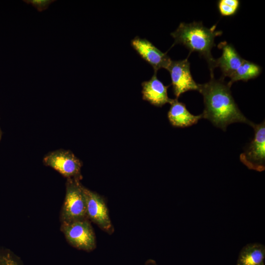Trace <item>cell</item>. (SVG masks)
<instances>
[{
  "instance_id": "obj_1",
  "label": "cell",
  "mask_w": 265,
  "mask_h": 265,
  "mask_svg": "<svg viewBox=\"0 0 265 265\" xmlns=\"http://www.w3.org/2000/svg\"><path fill=\"white\" fill-rule=\"evenodd\" d=\"M223 78L215 80L212 76L208 82L199 84L198 91L203 96L205 105L202 118L224 131L229 125L236 122L253 127L255 124L240 111L231 94V86L224 82Z\"/></svg>"
},
{
  "instance_id": "obj_2",
  "label": "cell",
  "mask_w": 265,
  "mask_h": 265,
  "mask_svg": "<svg viewBox=\"0 0 265 265\" xmlns=\"http://www.w3.org/2000/svg\"><path fill=\"white\" fill-rule=\"evenodd\" d=\"M216 27L215 25L210 28L206 27L202 22L181 23L177 29L171 33L175 40L173 46L182 44L190 53L196 52L206 59L211 77L213 76V70L215 68V59L212 55L211 50L215 46V37L222 34V31L217 30Z\"/></svg>"
},
{
  "instance_id": "obj_3",
  "label": "cell",
  "mask_w": 265,
  "mask_h": 265,
  "mask_svg": "<svg viewBox=\"0 0 265 265\" xmlns=\"http://www.w3.org/2000/svg\"><path fill=\"white\" fill-rule=\"evenodd\" d=\"M83 187L80 180L67 179L66 195L61 212L62 222L88 218Z\"/></svg>"
},
{
  "instance_id": "obj_4",
  "label": "cell",
  "mask_w": 265,
  "mask_h": 265,
  "mask_svg": "<svg viewBox=\"0 0 265 265\" xmlns=\"http://www.w3.org/2000/svg\"><path fill=\"white\" fill-rule=\"evenodd\" d=\"M61 230L70 244L86 251L96 246L94 230L88 218L71 222H62Z\"/></svg>"
},
{
  "instance_id": "obj_5",
  "label": "cell",
  "mask_w": 265,
  "mask_h": 265,
  "mask_svg": "<svg viewBox=\"0 0 265 265\" xmlns=\"http://www.w3.org/2000/svg\"><path fill=\"white\" fill-rule=\"evenodd\" d=\"M252 140L239 156L240 161L248 169L261 172L265 169V123L254 124Z\"/></svg>"
},
{
  "instance_id": "obj_6",
  "label": "cell",
  "mask_w": 265,
  "mask_h": 265,
  "mask_svg": "<svg viewBox=\"0 0 265 265\" xmlns=\"http://www.w3.org/2000/svg\"><path fill=\"white\" fill-rule=\"evenodd\" d=\"M43 162L67 179H81L82 162L69 150L60 149L52 152L44 157Z\"/></svg>"
},
{
  "instance_id": "obj_7",
  "label": "cell",
  "mask_w": 265,
  "mask_h": 265,
  "mask_svg": "<svg viewBox=\"0 0 265 265\" xmlns=\"http://www.w3.org/2000/svg\"><path fill=\"white\" fill-rule=\"evenodd\" d=\"M86 203V214L88 219L97 224L108 234L114 232L107 208L102 196L83 187Z\"/></svg>"
},
{
  "instance_id": "obj_8",
  "label": "cell",
  "mask_w": 265,
  "mask_h": 265,
  "mask_svg": "<svg viewBox=\"0 0 265 265\" xmlns=\"http://www.w3.org/2000/svg\"><path fill=\"white\" fill-rule=\"evenodd\" d=\"M187 57L181 60H171L166 70L170 75L173 91L176 99L190 90L199 89V84L193 80Z\"/></svg>"
},
{
  "instance_id": "obj_9",
  "label": "cell",
  "mask_w": 265,
  "mask_h": 265,
  "mask_svg": "<svg viewBox=\"0 0 265 265\" xmlns=\"http://www.w3.org/2000/svg\"><path fill=\"white\" fill-rule=\"evenodd\" d=\"M132 47L157 73L161 68L167 69L171 59L166 53L161 52L151 42L145 38L136 36L131 42Z\"/></svg>"
},
{
  "instance_id": "obj_10",
  "label": "cell",
  "mask_w": 265,
  "mask_h": 265,
  "mask_svg": "<svg viewBox=\"0 0 265 265\" xmlns=\"http://www.w3.org/2000/svg\"><path fill=\"white\" fill-rule=\"evenodd\" d=\"M143 100L156 106L161 107L167 103L171 102L172 99L167 95V89L170 85L165 86L155 73L147 81L142 82Z\"/></svg>"
},
{
  "instance_id": "obj_11",
  "label": "cell",
  "mask_w": 265,
  "mask_h": 265,
  "mask_svg": "<svg viewBox=\"0 0 265 265\" xmlns=\"http://www.w3.org/2000/svg\"><path fill=\"white\" fill-rule=\"evenodd\" d=\"M218 47L222 50L221 56L215 59V68L219 67L222 73V78L230 77L242 63L243 59L232 45L226 42L220 43Z\"/></svg>"
},
{
  "instance_id": "obj_12",
  "label": "cell",
  "mask_w": 265,
  "mask_h": 265,
  "mask_svg": "<svg viewBox=\"0 0 265 265\" xmlns=\"http://www.w3.org/2000/svg\"><path fill=\"white\" fill-rule=\"evenodd\" d=\"M167 113L169 122L174 127L185 128L197 123L202 118V114L194 115L186 108V105L178 101V99H172Z\"/></svg>"
},
{
  "instance_id": "obj_13",
  "label": "cell",
  "mask_w": 265,
  "mask_h": 265,
  "mask_svg": "<svg viewBox=\"0 0 265 265\" xmlns=\"http://www.w3.org/2000/svg\"><path fill=\"white\" fill-rule=\"evenodd\" d=\"M265 246L260 243H250L241 249L236 265H265Z\"/></svg>"
},
{
  "instance_id": "obj_14",
  "label": "cell",
  "mask_w": 265,
  "mask_h": 265,
  "mask_svg": "<svg viewBox=\"0 0 265 265\" xmlns=\"http://www.w3.org/2000/svg\"><path fill=\"white\" fill-rule=\"evenodd\" d=\"M262 72L261 67L258 64L243 59L240 66L230 77V80L228 83L231 86L233 83L242 80L246 81L258 77Z\"/></svg>"
},
{
  "instance_id": "obj_15",
  "label": "cell",
  "mask_w": 265,
  "mask_h": 265,
  "mask_svg": "<svg viewBox=\"0 0 265 265\" xmlns=\"http://www.w3.org/2000/svg\"><path fill=\"white\" fill-rule=\"evenodd\" d=\"M240 6L238 0H219L217 7L219 13L222 16H231L235 15Z\"/></svg>"
},
{
  "instance_id": "obj_16",
  "label": "cell",
  "mask_w": 265,
  "mask_h": 265,
  "mask_svg": "<svg viewBox=\"0 0 265 265\" xmlns=\"http://www.w3.org/2000/svg\"><path fill=\"white\" fill-rule=\"evenodd\" d=\"M29 3L35 7L38 10L42 11L46 9L49 5L51 1L49 0H29Z\"/></svg>"
},
{
  "instance_id": "obj_17",
  "label": "cell",
  "mask_w": 265,
  "mask_h": 265,
  "mask_svg": "<svg viewBox=\"0 0 265 265\" xmlns=\"http://www.w3.org/2000/svg\"><path fill=\"white\" fill-rule=\"evenodd\" d=\"M0 265H17V264L9 255H6L0 257Z\"/></svg>"
},
{
  "instance_id": "obj_18",
  "label": "cell",
  "mask_w": 265,
  "mask_h": 265,
  "mask_svg": "<svg viewBox=\"0 0 265 265\" xmlns=\"http://www.w3.org/2000/svg\"><path fill=\"white\" fill-rule=\"evenodd\" d=\"M144 265H158L156 262L153 260H148L145 263Z\"/></svg>"
},
{
  "instance_id": "obj_19",
  "label": "cell",
  "mask_w": 265,
  "mask_h": 265,
  "mask_svg": "<svg viewBox=\"0 0 265 265\" xmlns=\"http://www.w3.org/2000/svg\"><path fill=\"white\" fill-rule=\"evenodd\" d=\"M0 136H1V135H0Z\"/></svg>"
}]
</instances>
